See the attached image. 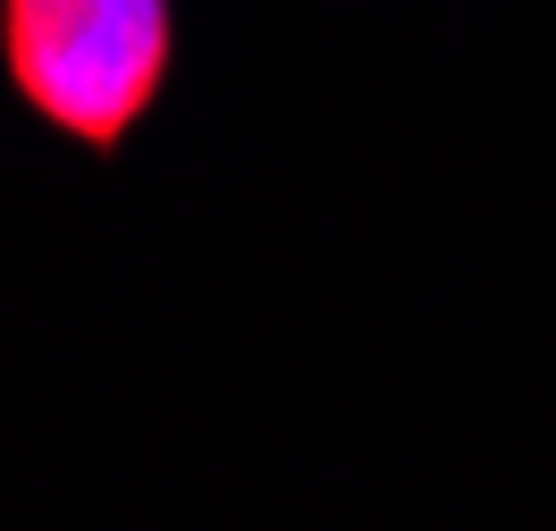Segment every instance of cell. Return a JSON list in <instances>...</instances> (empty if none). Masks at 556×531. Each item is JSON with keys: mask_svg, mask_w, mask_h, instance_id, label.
Returning <instances> with one entry per match:
<instances>
[{"mask_svg": "<svg viewBox=\"0 0 556 531\" xmlns=\"http://www.w3.org/2000/svg\"><path fill=\"white\" fill-rule=\"evenodd\" d=\"M169 0H0V68L42 127L118 152L169 76Z\"/></svg>", "mask_w": 556, "mask_h": 531, "instance_id": "6da1fadb", "label": "cell"}]
</instances>
